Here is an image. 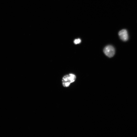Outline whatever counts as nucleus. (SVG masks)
Returning <instances> with one entry per match:
<instances>
[{
  "label": "nucleus",
  "mask_w": 137,
  "mask_h": 137,
  "mask_svg": "<svg viewBox=\"0 0 137 137\" xmlns=\"http://www.w3.org/2000/svg\"><path fill=\"white\" fill-rule=\"evenodd\" d=\"M76 77L75 75L72 74H70L64 76L62 79L63 86L64 87H67L75 81Z\"/></svg>",
  "instance_id": "obj_1"
},
{
  "label": "nucleus",
  "mask_w": 137,
  "mask_h": 137,
  "mask_svg": "<svg viewBox=\"0 0 137 137\" xmlns=\"http://www.w3.org/2000/svg\"><path fill=\"white\" fill-rule=\"evenodd\" d=\"M105 54L109 57L113 56L115 53L114 48L112 46L108 45L106 46L104 49Z\"/></svg>",
  "instance_id": "obj_2"
},
{
  "label": "nucleus",
  "mask_w": 137,
  "mask_h": 137,
  "mask_svg": "<svg viewBox=\"0 0 137 137\" xmlns=\"http://www.w3.org/2000/svg\"><path fill=\"white\" fill-rule=\"evenodd\" d=\"M118 35L120 38L123 41H126L128 39V33L126 29H123L120 30L118 32Z\"/></svg>",
  "instance_id": "obj_3"
},
{
  "label": "nucleus",
  "mask_w": 137,
  "mask_h": 137,
  "mask_svg": "<svg viewBox=\"0 0 137 137\" xmlns=\"http://www.w3.org/2000/svg\"><path fill=\"white\" fill-rule=\"evenodd\" d=\"M81 42V40L80 39H75L74 41V43L75 44H77L80 43Z\"/></svg>",
  "instance_id": "obj_4"
}]
</instances>
